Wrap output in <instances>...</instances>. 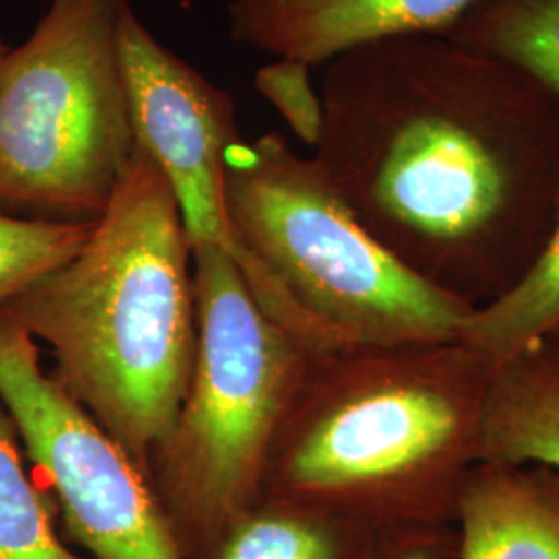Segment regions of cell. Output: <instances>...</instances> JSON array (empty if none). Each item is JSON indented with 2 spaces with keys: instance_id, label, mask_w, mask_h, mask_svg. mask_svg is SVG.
Instances as JSON below:
<instances>
[{
  "instance_id": "obj_1",
  "label": "cell",
  "mask_w": 559,
  "mask_h": 559,
  "mask_svg": "<svg viewBox=\"0 0 559 559\" xmlns=\"http://www.w3.org/2000/svg\"><path fill=\"white\" fill-rule=\"evenodd\" d=\"M316 162L417 276L479 309L524 278L559 218V98L443 34L323 67Z\"/></svg>"
},
{
  "instance_id": "obj_2",
  "label": "cell",
  "mask_w": 559,
  "mask_h": 559,
  "mask_svg": "<svg viewBox=\"0 0 559 559\" xmlns=\"http://www.w3.org/2000/svg\"><path fill=\"white\" fill-rule=\"evenodd\" d=\"M191 261L175 193L138 145L80 251L0 309L140 466L168 440L193 373Z\"/></svg>"
},
{
  "instance_id": "obj_3",
  "label": "cell",
  "mask_w": 559,
  "mask_h": 559,
  "mask_svg": "<svg viewBox=\"0 0 559 559\" xmlns=\"http://www.w3.org/2000/svg\"><path fill=\"white\" fill-rule=\"evenodd\" d=\"M491 369L459 340L313 357L282 425L274 496L376 533L454 524Z\"/></svg>"
},
{
  "instance_id": "obj_4",
  "label": "cell",
  "mask_w": 559,
  "mask_h": 559,
  "mask_svg": "<svg viewBox=\"0 0 559 559\" xmlns=\"http://www.w3.org/2000/svg\"><path fill=\"white\" fill-rule=\"evenodd\" d=\"M224 200L242 278L311 357L459 340L473 309L385 249L280 133L226 152Z\"/></svg>"
},
{
  "instance_id": "obj_5",
  "label": "cell",
  "mask_w": 559,
  "mask_h": 559,
  "mask_svg": "<svg viewBox=\"0 0 559 559\" xmlns=\"http://www.w3.org/2000/svg\"><path fill=\"white\" fill-rule=\"evenodd\" d=\"M191 255L195 362L158 452L162 506L185 559H200L258 503L274 438L313 357L261 307L226 251Z\"/></svg>"
},
{
  "instance_id": "obj_6",
  "label": "cell",
  "mask_w": 559,
  "mask_h": 559,
  "mask_svg": "<svg viewBox=\"0 0 559 559\" xmlns=\"http://www.w3.org/2000/svg\"><path fill=\"white\" fill-rule=\"evenodd\" d=\"M129 0H50L0 62V214L96 222L138 141L119 52Z\"/></svg>"
},
{
  "instance_id": "obj_7",
  "label": "cell",
  "mask_w": 559,
  "mask_h": 559,
  "mask_svg": "<svg viewBox=\"0 0 559 559\" xmlns=\"http://www.w3.org/2000/svg\"><path fill=\"white\" fill-rule=\"evenodd\" d=\"M0 402L34 477L90 559H185L140 464L41 367L38 342L2 311Z\"/></svg>"
},
{
  "instance_id": "obj_8",
  "label": "cell",
  "mask_w": 559,
  "mask_h": 559,
  "mask_svg": "<svg viewBox=\"0 0 559 559\" xmlns=\"http://www.w3.org/2000/svg\"><path fill=\"white\" fill-rule=\"evenodd\" d=\"M119 52L135 141L168 180L191 251L216 247L237 261L224 200L226 152L240 141L233 96L166 48L131 2Z\"/></svg>"
},
{
  "instance_id": "obj_9",
  "label": "cell",
  "mask_w": 559,
  "mask_h": 559,
  "mask_svg": "<svg viewBox=\"0 0 559 559\" xmlns=\"http://www.w3.org/2000/svg\"><path fill=\"white\" fill-rule=\"evenodd\" d=\"M477 0H230L228 36L274 59L325 67L371 41L443 34Z\"/></svg>"
},
{
  "instance_id": "obj_10",
  "label": "cell",
  "mask_w": 559,
  "mask_h": 559,
  "mask_svg": "<svg viewBox=\"0 0 559 559\" xmlns=\"http://www.w3.org/2000/svg\"><path fill=\"white\" fill-rule=\"evenodd\" d=\"M459 559H559V473L479 462L456 512Z\"/></svg>"
},
{
  "instance_id": "obj_11",
  "label": "cell",
  "mask_w": 559,
  "mask_h": 559,
  "mask_svg": "<svg viewBox=\"0 0 559 559\" xmlns=\"http://www.w3.org/2000/svg\"><path fill=\"white\" fill-rule=\"evenodd\" d=\"M480 462L540 464L559 473V334L493 365Z\"/></svg>"
},
{
  "instance_id": "obj_12",
  "label": "cell",
  "mask_w": 559,
  "mask_h": 559,
  "mask_svg": "<svg viewBox=\"0 0 559 559\" xmlns=\"http://www.w3.org/2000/svg\"><path fill=\"white\" fill-rule=\"evenodd\" d=\"M376 540L359 522L274 496L235 520L200 559H371Z\"/></svg>"
},
{
  "instance_id": "obj_13",
  "label": "cell",
  "mask_w": 559,
  "mask_h": 559,
  "mask_svg": "<svg viewBox=\"0 0 559 559\" xmlns=\"http://www.w3.org/2000/svg\"><path fill=\"white\" fill-rule=\"evenodd\" d=\"M443 36L519 69L559 98V0H477Z\"/></svg>"
},
{
  "instance_id": "obj_14",
  "label": "cell",
  "mask_w": 559,
  "mask_h": 559,
  "mask_svg": "<svg viewBox=\"0 0 559 559\" xmlns=\"http://www.w3.org/2000/svg\"><path fill=\"white\" fill-rule=\"evenodd\" d=\"M559 332V218L537 263L519 284L462 321L459 342L491 367Z\"/></svg>"
},
{
  "instance_id": "obj_15",
  "label": "cell",
  "mask_w": 559,
  "mask_h": 559,
  "mask_svg": "<svg viewBox=\"0 0 559 559\" xmlns=\"http://www.w3.org/2000/svg\"><path fill=\"white\" fill-rule=\"evenodd\" d=\"M0 559H85L59 535L52 508L0 402Z\"/></svg>"
},
{
  "instance_id": "obj_16",
  "label": "cell",
  "mask_w": 559,
  "mask_h": 559,
  "mask_svg": "<svg viewBox=\"0 0 559 559\" xmlns=\"http://www.w3.org/2000/svg\"><path fill=\"white\" fill-rule=\"evenodd\" d=\"M94 222H48L0 214V309L71 260L90 237Z\"/></svg>"
},
{
  "instance_id": "obj_17",
  "label": "cell",
  "mask_w": 559,
  "mask_h": 559,
  "mask_svg": "<svg viewBox=\"0 0 559 559\" xmlns=\"http://www.w3.org/2000/svg\"><path fill=\"white\" fill-rule=\"evenodd\" d=\"M255 90L278 110L299 141L316 150L323 127V104L320 87L311 81V67L300 60L276 59L258 71Z\"/></svg>"
},
{
  "instance_id": "obj_18",
  "label": "cell",
  "mask_w": 559,
  "mask_h": 559,
  "mask_svg": "<svg viewBox=\"0 0 559 559\" xmlns=\"http://www.w3.org/2000/svg\"><path fill=\"white\" fill-rule=\"evenodd\" d=\"M371 559H459L456 526L431 524L381 531Z\"/></svg>"
},
{
  "instance_id": "obj_19",
  "label": "cell",
  "mask_w": 559,
  "mask_h": 559,
  "mask_svg": "<svg viewBox=\"0 0 559 559\" xmlns=\"http://www.w3.org/2000/svg\"><path fill=\"white\" fill-rule=\"evenodd\" d=\"M9 52V46L4 44V41L0 40V62H2V59H4V55Z\"/></svg>"
},
{
  "instance_id": "obj_20",
  "label": "cell",
  "mask_w": 559,
  "mask_h": 559,
  "mask_svg": "<svg viewBox=\"0 0 559 559\" xmlns=\"http://www.w3.org/2000/svg\"><path fill=\"white\" fill-rule=\"evenodd\" d=\"M558 334H559V332H558Z\"/></svg>"
}]
</instances>
